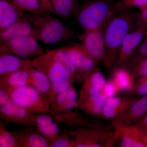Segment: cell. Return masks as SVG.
<instances>
[{
	"label": "cell",
	"instance_id": "8fae6325",
	"mask_svg": "<svg viewBox=\"0 0 147 147\" xmlns=\"http://www.w3.org/2000/svg\"><path fill=\"white\" fill-rule=\"evenodd\" d=\"M147 114V94L138 98L124 113L112 120V125L116 129L134 124Z\"/></svg>",
	"mask_w": 147,
	"mask_h": 147
},
{
	"label": "cell",
	"instance_id": "ba28073f",
	"mask_svg": "<svg viewBox=\"0 0 147 147\" xmlns=\"http://www.w3.org/2000/svg\"><path fill=\"white\" fill-rule=\"evenodd\" d=\"M145 30L143 26H134L122 43L114 69L124 67L128 64L146 36Z\"/></svg>",
	"mask_w": 147,
	"mask_h": 147
},
{
	"label": "cell",
	"instance_id": "1f68e13d",
	"mask_svg": "<svg viewBox=\"0 0 147 147\" xmlns=\"http://www.w3.org/2000/svg\"><path fill=\"white\" fill-rule=\"evenodd\" d=\"M131 93L139 96L147 94V76L138 78Z\"/></svg>",
	"mask_w": 147,
	"mask_h": 147
},
{
	"label": "cell",
	"instance_id": "83f0119b",
	"mask_svg": "<svg viewBox=\"0 0 147 147\" xmlns=\"http://www.w3.org/2000/svg\"><path fill=\"white\" fill-rule=\"evenodd\" d=\"M23 134L20 136L10 132L4 126L1 125L0 128V147H15L22 146Z\"/></svg>",
	"mask_w": 147,
	"mask_h": 147
},
{
	"label": "cell",
	"instance_id": "ab89813d",
	"mask_svg": "<svg viewBox=\"0 0 147 147\" xmlns=\"http://www.w3.org/2000/svg\"><path fill=\"white\" fill-rule=\"evenodd\" d=\"M42 4L43 8L46 11H50L51 12L52 7L49 0H39Z\"/></svg>",
	"mask_w": 147,
	"mask_h": 147
},
{
	"label": "cell",
	"instance_id": "8d00e7d4",
	"mask_svg": "<svg viewBox=\"0 0 147 147\" xmlns=\"http://www.w3.org/2000/svg\"><path fill=\"white\" fill-rule=\"evenodd\" d=\"M10 99V95L5 89L1 87L0 89V106L4 105Z\"/></svg>",
	"mask_w": 147,
	"mask_h": 147
},
{
	"label": "cell",
	"instance_id": "9a60e30c",
	"mask_svg": "<svg viewBox=\"0 0 147 147\" xmlns=\"http://www.w3.org/2000/svg\"><path fill=\"white\" fill-rule=\"evenodd\" d=\"M137 98L129 96H113L107 98L102 113V117L114 119L128 109Z\"/></svg>",
	"mask_w": 147,
	"mask_h": 147
},
{
	"label": "cell",
	"instance_id": "d6986e66",
	"mask_svg": "<svg viewBox=\"0 0 147 147\" xmlns=\"http://www.w3.org/2000/svg\"><path fill=\"white\" fill-rule=\"evenodd\" d=\"M34 125L39 133L48 140L54 141L60 137L59 125L46 113L38 114L36 117Z\"/></svg>",
	"mask_w": 147,
	"mask_h": 147
},
{
	"label": "cell",
	"instance_id": "4316f807",
	"mask_svg": "<svg viewBox=\"0 0 147 147\" xmlns=\"http://www.w3.org/2000/svg\"><path fill=\"white\" fill-rule=\"evenodd\" d=\"M51 12L58 16L67 17L76 11L77 0H49Z\"/></svg>",
	"mask_w": 147,
	"mask_h": 147
},
{
	"label": "cell",
	"instance_id": "5bb4252c",
	"mask_svg": "<svg viewBox=\"0 0 147 147\" xmlns=\"http://www.w3.org/2000/svg\"><path fill=\"white\" fill-rule=\"evenodd\" d=\"M114 139L119 147H146L141 140L140 128L135 124L115 129Z\"/></svg>",
	"mask_w": 147,
	"mask_h": 147
},
{
	"label": "cell",
	"instance_id": "ffe728a7",
	"mask_svg": "<svg viewBox=\"0 0 147 147\" xmlns=\"http://www.w3.org/2000/svg\"><path fill=\"white\" fill-rule=\"evenodd\" d=\"M78 101L77 92L71 84L67 89L56 95L51 103L59 111H69L77 107Z\"/></svg>",
	"mask_w": 147,
	"mask_h": 147
},
{
	"label": "cell",
	"instance_id": "484cf974",
	"mask_svg": "<svg viewBox=\"0 0 147 147\" xmlns=\"http://www.w3.org/2000/svg\"><path fill=\"white\" fill-rule=\"evenodd\" d=\"M17 9L23 12H30L36 15H43L47 11L39 0H7Z\"/></svg>",
	"mask_w": 147,
	"mask_h": 147
},
{
	"label": "cell",
	"instance_id": "7402d4cb",
	"mask_svg": "<svg viewBox=\"0 0 147 147\" xmlns=\"http://www.w3.org/2000/svg\"><path fill=\"white\" fill-rule=\"evenodd\" d=\"M107 98L101 92L88 98L77 106L90 115L94 117H101Z\"/></svg>",
	"mask_w": 147,
	"mask_h": 147
},
{
	"label": "cell",
	"instance_id": "8992f818",
	"mask_svg": "<svg viewBox=\"0 0 147 147\" xmlns=\"http://www.w3.org/2000/svg\"><path fill=\"white\" fill-rule=\"evenodd\" d=\"M1 53H7L19 57L36 58L44 54L37 40L32 36L14 38L1 43Z\"/></svg>",
	"mask_w": 147,
	"mask_h": 147
},
{
	"label": "cell",
	"instance_id": "e575fe53",
	"mask_svg": "<svg viewBox=\"0 0 147 147\" xmlns=\"http://www.w3.org/2000/svg\"><path fill=\"white\" fill-rule=\"evenodd\" d=\"M75 147L74 142L64 137H59L50 144L51 147Z\"/></svg>",
	"mask_w": 147,
	"mask_h": 147
},
{
	"label": "cell",
	"instance_id": "4fadbf2b",
	"mask_svg": "<svg viewBox=\"0 0 147 147\" xmlns=\"http://www.w3.org/2000/svg\"><path fill=\"white\" fill-rule=\"evenodd\" d=\"M84 79V84L78 98V105L88 98L101 92L107 82L104 74L97 68L94 69Z\"/></svg>",
	"mask_w": 147,
	"mask_h": 147
},
{
	"label": "cell",
	"instance_id": "6da1fadb",
	"mask_svg": "<svg viewBox=\"0 0 147 147\" xmlns=\"http://www.w3.org/2000/svg\"><path fill=\"white\" fill-rule=\"evenodd\" d=\"M138 14L129 11L115 13L103 30L106 55L103 63L113 67L124 39L134 28Z\"/></svg>",
	"mask_w": 147,
	"mask_h": 147
},
{
	"label": "cell",
	"instance_id": "3957f363",
	"mask_svg": "<svg viewBox=\"0 0 147 147\" xmlns=\"http://www.w3.org/2000/svg\"><path fill=\"white\" fill-rule=\"evenodd\" d=\"M32 66L44 72L50 79L54 97L67 89L73 82L64 66L53 59L47 53L32 60Z\"/></svg>",
	"mask_w": 147,
	"mask_h": 147
},
{
	"label": "cell",
	"instance_id": "d590c367",
	"mask_svg": "<svg viewBox=\"0 0 147 147\" xmlns=\"http://www.w3.org/2000/svg\"><path fill=\"white\" fill-rule=\"evenodd\" d=\"M140 12L137 15V20L134 26H147V5L140 9Z\"/></svg>",
	"mask_w": 147,
	"mask_h": 147
},
{
	"label": "cell",
	"instance_id": "603a6c76",
	"mask_svg": "<svg viewBox=\"0 0 147 147\" xmlns=\"http://www.w3.org/2000/svg\"><path fill=\"white\" fill-rule=\"evenodd\" d=\"M112 80L116 84L119 92L131 93L135 85V78L131 72L125 67L114 69Z\"/></svg>",
	"mask_w": 147,
	"mask_h": 147
},
{
	"label": "cell",
	"instance_id": "74e56055",
	"mask_svg": "<svg viewBox=\"0 0 147 147\" xmlns=\"http://www.w3.org/2000/svg\"><path fill=\"white\" fill-rule=\"evenodd\" d=\"M135 124L147 130V114L136 122Z\"/></svg>",
	"mask_w": 147,
	"mask_h": 147
},
{
	"label": "cell",
	"instance_id": "ac0fdd59",
	"mask_svg": "<svg viewBox=\"0 0 147 147\" xmlns=\"http://www.w3.org/2000/svg\"><path fill=\"white\" fill-rule=\"evenodd\" d=\"M30 73L29 86L34 88L42 95L52 102L54 98L50 79L43 71L32 67Z\"/></svg>",
	"mask_w": 147,
	"mask_h": 147
},
{
	"label": "cell",
	"instance_id": "44dd1931",
	"mask_svg": "<svg viewBox=\"0 0 147 147\" xmlns=\"http://www.w3.org/2000/svg\"><path fill=\"white\" fill-rule=\"evenodd\" d=\"M7 0H0V31L9 26L24 16Z\"/></svg>",
	"mask_w": 147,
	"mask_h": 147
},
{
	"label": "cell",
	"instance_id": "e0dca14e",
	"mask_svg": "<svg viewBox=\"0 0 147 147\" xmlns=\"http://www.w3.org/2000/svg\"><path fill=\"white\" fill-rule=\"evenodd\" d=\"M32 60L19 57L7 53H1L0 76H7L15 71L28 69L32 67Z\"/></svg>",
	"mask_w": 147,
	"mask_h": 147
},
{
	"label": "cell",
	"instance_id": "2e32d148",
	"mask_svg": "<svg viewBox=\"0 0 147 147\" xmlns=\"http://www.w3.org/2000/svg\"><path fill=\"white\" fill-rule=\"evenodd\" d=\"M33 26L32 16L25 15L11 26L0 31L1 43L18 37L32 36Z\"/></svg>",
	"mask_w": 147,
	"mask_h": 147
},
{
	"label": "cell",
	"instance_id": "60d3db41",
	"mask_svg": "<svg viewBox=\"0 0 147 147\" xmlns=\"http://www.w3.org/2000/svg\"><path fill=\"white\" fill-rule=\"evenodd\" d=\"M145 32H146V36H147V26L146 28V30H145Z\"/></svg>",
	"mask_w": 147,
	"mask_h": 147
},
{
	"label": "cell",
	"instance_id": "4dcf8cb0",
	"mask_svg": "<svg viewBox=\"0 0 147 147\" xmlns=\"http://www.w3.org/2000/svg\"><path fill=\"white\" fill-rule=\"evenodd\" d=\"M147 57V36L145 37L143 41L137 48L134 55L128 64L129 66L134 64L137 61Z\"/></svg>",
	"mask_w": 147,
	"mask_h": 147
},
{
	"label": "cell",
	"instance_id": "836d02e7",
	"mask_svg": "<svg viewBox=\"0 0 147 147\" xmlns=\"http://www.w3.org/2000/svg\"><path fill=\"white\" fill-rule=\"evenodd\" d=\"M101 92L108 98L115 96L119 92L118 88L112 79L107 81Z\"/></svg>",
	"mask_w": 147,
	"mask_h": 147
},
{
	"label": "cell",
	"instance_id": "d4e9b609",
	"mask_svg": "<svg viewBox=\"0 0 147 147\" xmlns=\"http://www.w3.org/2000/svg\"><path fill=\"white\" fill-rule=\"evenodd\" d=\"M47 54L55 61L61 64L68 69L70 72L73 81L82 77L81 74L74 65L69 56L63 47L48 50Z\"/></svg>",
	"mask_w": 147,
	"mask_h": 147
},
{
	"label": "cell",
	"instance_id": "7a4b0ae2",
	"mask_svg": "<svg viewBox=\"0 0 147 147\" xmlns=\"http://www.w3.org/2000/svg\"><path fill=\"white\" fill-rule=\"evenodd\" d=\"M32 21V36L45 44H55L72 36L71 32L61 21L50 15L34 14Z\"/></svg>",
	"mask_w": 147,
	"mask_h": 147
},
{
	"label": "cell",
	"instance_id": "d6a6232c",
	"mask_svg": "<svg viewBox=\"0 0 147 147\" xmlns=\"http://www.w3.org/2000/svg\"><path fill=\"white\" fill-rule=\"evenodd\" d=\"M147 5V0H123L122 5L115 7V11H120L125 7H139L142 8Z\"/></svg>",
	"mask_w": 147,
	"mask_h": 147
},
{
	"label": "cell",
	"instance_id": "f35d334b",
	"mask_svg": "<svg viewBox=\"0 0 147 147\" xmlns=\"http://www.w3.org/2000/svg\"><path fill=\"white\" fill-rule=\"evenodd\" d=\"M139 127L140 128L141 140L146 147H147V130Z\"/></svg>",
	"mask_w": 147,
	"mask_h": 147
},
{
	"label": "cell",
	"instance_id": "cb8c5ba5",
	"mask_svg": "<svg viewBox=\"0 0 147 147\" xmlns=\"http://www.w3.org/2000/svg\"><path fill=\"white\" fill-rule=\"evenodd\" d=\"M30 68L19 70L1 77V87L4 88H14L28 86L30 84Z\"/></svg>",
	"mask_w": 147,
	"mask_h": 147
},
{
	"label": "cell",
	"instance_id": "52a82bcc",
	"mask_svg": "<svg viewBox=\"0 0 147 147\" xmlns=\"http://www.w3.org/2000/svg\"><path fill=\"white\" fill-rule=\"evenodd\" d=\"M115 131L107 128L94 127L80 132L74 141L75 147H112L115 144Z\"/></svg>",
	"mask_w": 147,
	"mask_h": 147
},
{
	"label": "cell",
	"instance_id": "30bf717a",
	"mask_svg": "<svg viewBox=\"0 0 147 147\" xmlns=\"http://www.w3.org/2000/svg\"><path fill=\"white\" fill-rule=\"evenodd\" d=\"M1 116L5 121L22 126L34 125L36 117L34 113L18 105L11 99L0 106Z\"/></svg>",
	"mask_w": 147,
	"mask_h": 147
},
{
	"label": "cell",
	"instance_id": "7c38bea8",
	"mask_svg": "<svg viewBox=\"0 0 147 147\" xmlns=\"http://www.w3.org/2000/svg\"><path fill=\"white\" fill-rule=\"evenodd\" d=\"M63 48L83 79L96 68L98 63L87 54L81 44H71Z\"/></svg>",
	"mask_w": 147,
	"mask_h": 147
},
{
	"label": "cell",
	"instance_id": "f1b7e54d",
	"mask_svg": "<svg viewBox=\"0 0 147 147\" xmlns=\"http://www.w3.org/2000/svg\"><path fill=\"white\" fill-rule=\"evenodd\" d=\"M51 143L49 140L40 133L31 132L23 134L22 146L28 147H50Z\"/></svg>",
	"mask_w": 147,
	"mask_h": 147
},
{
	"label": "cell",
	"instance_id": "f546056e",
	"mask_svg": "<svg viewBox=\"0 0 147 147\" xmlns=\"http://www.w3.org/2000/svg\"><path fill=\"white\" fill-rule=\"evenodd\" d=\"M129 67L128 70L135 79L147 76V57L140 60Z\"/></svg>",
	"mask_w": 147,
	"mask_h": 147
},
{
	"label": "cell",
	"instance_id": "5b68a950",
	"mask_svg": "<svg viewBox=\"0 0 147 147\" xmlns=\"http://www.w3.org/2000/svg\"><path fill=\"white\" fill-rule=\"evenodd\" d=\"M5 89L11 100L34 114L47 113L51 110V102L31 86Z\"/></svg>",
	"mask_w": 147,
	"mask_h": 147
},
{
	"label": "cell",
	"instance_id": "277c9868",
	"mask_svg": "<svg viewBox=\"0 0 147 147\" xmlns=\"http://www.w3.org/2000/svg\"><path fill=\"white\" fill-rule=\"evenodd\" d=\"M115 12V9L107 2L94 1L80 9L77 21L85 32L104 29Z\"/></svg>",
	"mask_w": 147,
	"mask_h": 147
},
{
	"label": "cell",
	"instance_id": "9c48e42d",
	"mask_svg": "<svg viewBox=\"0 0 147 147\" xmlns=\"http://www.w3.org/2000/svg\"><path fill=\"white\" fill-rule=\"evenodd\" d=\"M104 29L85 32L79 36L81 45L91 57L97 63H104L106 55Z\"/></svg>",
	"mask_w": 147,
	"mask_h": 147
}]
</instances>
